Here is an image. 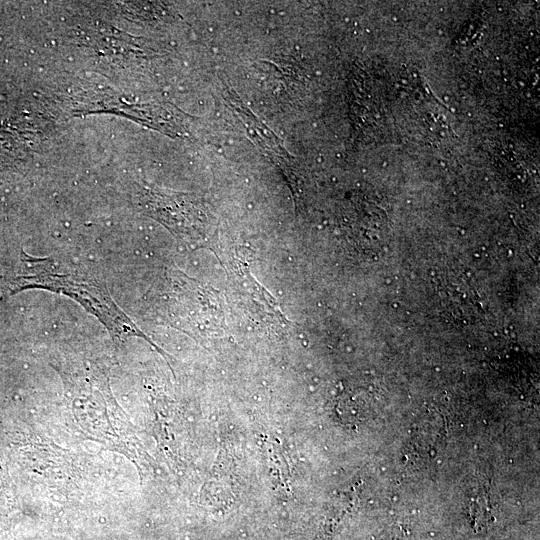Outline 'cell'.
Masks as SVG:
<instances>
[{
    "label": "cell",
    "mask_w": 540,
    "mask_h": 540,
    "mask_svg": "<svg viewBox=\"0 0 540 540\" xmlns=\"http://www.w3.org/2000/svg\"><path fill=\"white\" fill-rule=\"evenodd\" d=\"M21 261L29 271L12 281L6 296L31 288L65 294L97 317L114 340L122 342L132 336L141 337L160 354L167 356L118 307L104 277L89 260L69 255L39 258L22 251Z\"/></svg>",
    "instance_id": "obj_1"
}]
</instances>
